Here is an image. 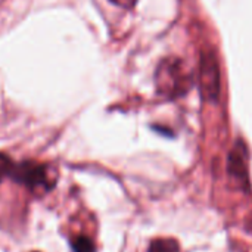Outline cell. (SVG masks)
Instances as JSON below:
<instances>
[{
	"label": "cell",
	"mask_w": 252,
	"mask_h": 252,
	"mask_svg": "<svg viewBox=\"0 0 252 252\" xmlns=\"http://www.w3.org/2000/svg\"><path fill=\"white\" fill-rule=\"evenodd\" d=\"M193 83L190 71L179 58H165L157 68L155 86L161 96L176 99L186 94Z\"/></svg>",
	"instance_id": "cell-1"
},
{
	"label": "cell",
	"mask_w": 252,
	"mask_h": 252,
	"mask_svg": "<svg viewBox=\"0 0 252 252\" xmlns=\"http://www.w3.org/2000/svg\"><path fill=\"white\" fill-rule=\"evenodd\" d=\"M10 179L31 190H50L55 186V180L49 176L47 167L34 161L15 164L10 173Z\"/></svg>",
	"instance_id": "cell-2"
},
{
	"label": "cell",
	"mask_w": 252,
	"mask_h": 252,
	"mask_svg": "<svg viewBox=\"0 0 252 252\" xmlns=\"http://www.w3.org/2000/svg\"><path fill=\"white\" fill-rule=\"evenodd\" d=\"M199 87L205 100L214 102L220 93V68L213 50H202L199 63Z\"/></svg>",
	"instance_id": "cell-3"
},
{
	"label": "cell",
	"mask_w": 252,
	"mask_h": 252,
	"mask_svg": "<svg viewBox=\"0 0 252 252\" xmlns=\"http://www.w3.org/2000/svg\"><path fill=\"white\" fill-rule=\"evenodd\" d=\"M227 170L230 176L241 180L242 183H248V149L242 140H239L229 155Z\"/></svg>",
	"instance_id": "cell-4"
},
{
	"label": "cell",
	"mask_w": 252,
	"mask_h": 252,
	"mask_svg": "<svg viewBox=\"0 0 252 252\" xmlns=\"http://www.w3.org/2000/svg\"><path fill=\"white\" fill-rule=\"evenodd\" d=\"M180 247L179 242L176 239H170V238H159V239H154L149 245L148 252H179Z\"/></svg>",
	"instance_id": "cell-5"
},
{
	"label": "cell",
	"mask_w": 252,
	"mask_h": 252,
	"mask_svg": "<svg viewBox=\"0 0 252 252\" xmlns=\"http://www.w3.org/2000/svg\"><path fill=\"white\" fill-rule=\"evenodd\" d=\"M71 248L74 252H96L94 244L87 236H77L71 242Z\"/></svg>",
	"instance_id": "cell-6"
},
{
	"label": "cell",
	"mask_w": 252,
	"mask_h": 252,
	"mask_svg": "<svg viewBox=\"0 0 252 252\" xmlns=\"http://www.w3.org/2000/svg\"><path fill=\"white\" fill-rule=\"evenodd\" d=\"M13 161L4 155V154H0V183L6 179V177H10V173H12V168H13Z\"/></svg>",
	"instance_id": "cell-7"
},
{
	"label": "cell",
	"mask_w": 252,
	"mask_h": 252,
	"mask_svg": "<svg viewBox=\"0 0 252 252\" xmlns=\"http://www.w3.org/2000/svg\"><path fill=\"white\" fill-rule=\"evenodd\" d=\"M109 1L120 6V7H124V9H131L137 3V0H109Z\"/></svg>",
	"instance_id": "cell-8"
}]
</instances>
